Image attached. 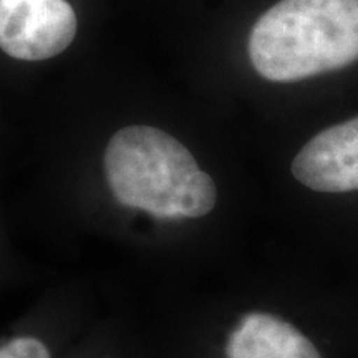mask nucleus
<instances>
[{"label":"nucleus","mask_w":358,"mask_h":358,"mask_svg":"<svg viewBox=\"0 0 358 358\" xmlns=\"http://www.w3.org/2000/svg\"><path fill=\"white\" fill-rule=\"evenodd\" d=\"M113 198L159 219H196L211 213L217 189L191 151L163 129L133 124L116 131L103 156Z\"/></svg>","instance_id":"obj_1"},{"label":"nucleus","mask_w":358,"mask_h":358,"mask_svg":"<svg viewBox=\"0 0 358 358\" xmlns=\"http://www.w3.org/2000/svg\"><path fill=\"white\" fill-rule=\"evenodd\" d=\"M249 58L275 83L345 69L358 60V0H279L250 30Z\"/></svg>","instance_id":"obj_2"},{"label":"nucleus","mask_w":358,"mask_h":358,"mask_svg":"<svg viewBox=\"0 0 358 358\" xmlns=\"http://www.w3.org/2000/svg\"><path fill=\"white\" fill-rule=\"evenodd\" d=\"M78 20L66 0H0V50L24 62H43L65 52Z\"/></svg>","instance_id":"obj_3"},{"label":"nucleus","mask_w":358,"mask_h":358,"mask_svg":"<svg viewBox=\"0 0 358 358\" xmlns=\"http://www.w3.org/2000/svg\"><path fill=\"white\" fill-rule=\"evenodd\" d=\"M290 169L294 178L312 191H357L358 116L315 134L299 151Z\"/></svg>","instance_id":"obj_4"},{"label":"nucleus","mask_w":358,"mask_h":358,"mask_svg":"<svg viewBox=\"0 0 358 358\" xmlns=\"http://www.w3.org/2000/svg\"><path fill=\"white\" fill-rule=\"evenodd\" d=\"M227 358H322L315 345L280 317L250 312L232 330Z\"/></svg>","instance_id":"obj_5"},{"label":"nucleus","mask_w":358,"mask_h":358,"mask_svg":"<svg viewBox=\"0 0 358 358\" xmlns=\"http://www.w3.org/2000/svg\"><path fill=\"white\" fill-rule=\"evenodd\" d=\"M0 358H52L43 342L34 337H19L0 347Z\"/></svg>","instance_id":"obj_6"}]
</instances>
